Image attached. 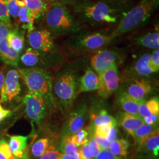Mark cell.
Here are the masks:
<instances>
[{
    "label": "cell",
    "mask_w": 159,
    "mask_h": 159,
    "mask_svg": "<svg viewBox=\"0 0 159 159\" xmlns=\"http://www.w3.org/2000/svg\"><path fill=\"white\" fill-rule=\"evenodd\" d=\"M159 0H142L135 7L121 18L109 35L111 41L116 37L138 28L152 16L158 7Z\"/></svg>",
    "instance_id": "1"
},
{
    "label": "cell",
    "mask_w": 159,
    "mask_h": 159,
    "mask_svg": "<svg viewBox=\"0 0 159 159\" xmlns=\"http://www.w3.org/2000/svg\"><path fill=\"white\" fill-rule=\"evenodd\" d=\"M20 77L24 81L29 93H38L49 102H53L52 94V78L46 70L39 68H19Z\"/></svg>",
    "instance_id": "2"
},
{
    "label": "cell",
    "mask_w": 159,
    "mask_h": 159,
    "mask_svg": "<svg viewBox=\"0 0 159 159\" xmlns=\"http://www.w3.org/2000/svg\"><path fill=\"white\" fill-rule=\"evenodd\" d=\"M48 27L56 34H67L78 30V27L67 8L60 3L49 6L46 13Z\"/></svg>",
    "instance_id": "3"
},
{
    "label": "cell",
    "mask_w": 159,
    "mask_h": 159,
    "mask_svg": "<svg viewBox=\"0 0 159 159\" xmlns=\"http://www.w3.org/2000/svg\"><path fill=\"white\" fill-rule=\"evenodd\" d=\"M77 81L75 76L66 71L59 75L52 81V91L64 108L70 107L77 96Z\"/></svg>",
    "instance_id": "4"
},
{
    "label": "cell",
    "mask_w": 159,
    "mask_h": 159,
    "mask_svg": "<svg viewBox=\"0 0 159 159\" xmlns=\"http://www.w3.org/2000/svg\"><path fill=\"white\" fill-rule=\"evenodd\" d=\"M25 113L29 119L39 123L46 118L48 102L43 96L38 93H28L23 98Z\"/></svg>",
    "instance_id": "5"
},
{
    "label": "cell",
    "mask_w": 159,
    "mask_h": 159,
    "mask_svg": "<svg viewBox=\"0 0 159 159\" xmlns=\"http://www.w3.org/2000/svg\"><path fill=\"white\" fill-rule=\"evenodd\" d=\"M100 80L98 95L107 98L117 90L119 86V74L116 63L98 75Z\"/></svg>",
    "instance_id": "6"
},
{
    "label": "cell",
    "mask_w": 159,
    "mask_h": 159,
    "mask_svg": "<svg viewBox=\"0 0 159 159\" xmlns=\"http://www.w3.org/2000/svg\"><path fill=\"white\" fill-rule=\"evenodd\" d=\"M87 114V107L80 104L69 114L61 133L64 136H70L83 129L85 125Z\"/></svg>",
    "instance_id": "7"
},
{
    "label": "cell",
    "mask_w": 159,
    "mask_h": 159,
    "mask_svg": "<svg viewBox=\"0 0 159 159\" xmlns=\"http://www.w3.org/2000/svg\"><path fill=\"white\" fill-rule=\"evenodd\" d=\"M18 71L12 69L8 71L0 91V102H10L21 91Z\"/></svg>",
    "instance_id": "8"
},
{
    "label": "cell",
    "mask_w": 159,
    "mask_h": 159,
    "mask_svg": "<svg viewBox=\"0 0 159 159\" xmlns=\"http://www.w3.org/2000/svg\"><path fill=\"white\" fill-rule=\"evenodd\" d=\"M83 11L85 17L96 22L113 23L117 21L113 10L103 2H97L87 6Z\"/></svg>",
    "instance_id": "9"
},
{
    "label": "cell",
    "mask_w": 159,
    "mask_h": 159,
    "mask_svg": "<svg viewBox=\"0 0 159 159\" xmlns=\"http://www.w3.org/2000/svg\"><path fill=\"white\" fill-rule=\"evenodd\" d=\"M125 93L138 101L144 100L154 90V84L148 79H130Z\"/></svg>",
    "instance_id": "10"
},
{
    "label": "cell",
    "mask_w": 159,
    "mask_h": 159,
    "mask_svg": "<svg viewBox=\"0 0 159 159\" xmlns=\"http://www.w3.org/2000/svg\"><path fill=\"white\" fill-rule=\"evenodd\" d=\"M27 39L31 48L36 51L48 52L54 46L51 33L47 30L33 31L29 33Z\"/></svg>",
    "instance_id": "11"
},
{
    "label": "cell",
    "mask_w": 159,
    "mask_h": 159,
    "mask_svg": "<svg viewBox=\"0 0 159 159\" xmlns=\"http://www.w3.org/2000/svg\"><path fill=\"white\" fill-rule=\"evenodd\" d=\"M117 60L116 53L108 50L98 51L91 58V64L97 74H100L115 64Z\"/></svg>",
    "instance_id": "12"
},
{
    "label": "cell",
    "mask_w": 159,
    "mask_h": 159,
    "mask_svg": "<svg viewBox=\"0 0 159 159\" xmlns=\"http://www.w3.org/2000/svg\"><path fill=\"white\" fill-rule=\"evenodd\" d=\"M111 40L109 35L100 33L90 34L81 39L77 42V45L86 50H96L107 45Z\"/></svg>",
    "instance_id": "13"
},
{
    "label": "cell",
    "mask_w": 159,
    "mask_h": 159,
    "mask_svg": "<svg viewBox=\"0 0 159 159\" xmlns=\"http://www.w3.org/2000/svg\"><path fill=\"white\" fill-rule=\"evenodd\" d=\"M150 54L148 53L143 54L141 57L131 66L129 71L130 79H146L153 73L148 67V63L150 60Z\"/></svg>",
    "instance_id": "14"
},
{
    "label": "cell",
    "mask_w": 159,
    "mask_h": 159,
    "mask_svg": "<svg viewBox=\"0 0 159 159\" xmlns=\"http://www.w3.org/2000/svg\"><path fill=\"white\" fill-rule=\"evenodd\" d=\"M79 85V93L98 90L100 88L98 75L93 70L89 68L80 80Z\"/></svg>",
    "instance_id": "15"
},
{
    "label": "cell",
    "mask_w": 159,
    "mask_h": 159,
    "mask_svg": "<svg viewBox=\"0 0 159 159\" xmlns=\"http://www.w3.org/2000/svg\"><path fill=\"white\" fill-rule=\"evenodd\" d=\"M117 104L123 112L139 115V101L133 98L125 91H120L117 98Z\"/></svg>",
    "instance_id": "16"
},
{
    "label": "cell",
    "mask_w": 159,
    "mask_h": 159,
    "mask_svg": "<svg viewBox=\"0 0 159 159\" xmlns=\"http://www.w3.org/2000/svg\"><path fill=\"white\" fill-rule=\"evenodd\" d=\"M119 119L120 125L131 136L136 129L144 124L142 117L139 115L121 112L120 113Z\"/></svg>",
    "instance_id": "17"
},
{
    "label": "cell",
    "mask_w": 159,
    "mask_h": 159,
    "mask_svg": "<svg viewBox=\"0 0 159 159\" xmlns=\"http://www.w3.org/2000/svg\"><path fill=\"white\" fill-rule=\"evenodd\" d=\"M19 54L8 45L6 39L0 43V60L2 63L7 65L17 67Z\"/></svg>",
    "instance_id": "18"
},
{
    "label": "cell",
    "mask_w": 159,
    "mask_h": 159,
    "mask_svg": "<svg viewBox=\"0 0 159 159\" xmlns=\"http://www.w3.org/2000/svg\"><path fill=\"white\" fill-rule=\"evenodd\" d=\"M159 114V97H155L148 100L139 101V115L142 118L152 114Z\"/></svg>",
    "instance_id": "19"
},
{
    "label": "cell",
    "mask_w": 159,
    "mask_h": 159,
    "mask_svg": "<svg viewBox=\"0 0 159 159\" xmlns=\"http://www.w3.org/2000/svg\"><path fill=\"white\" fill-rule=\"evenodd\" d=\"M25 7L34 17V19H37L46 14L49 6L42 0H22Z\"/></svg>",
    "instance_id": "20"
},
{
    "label": "cell",
    "mask_w": 159,
    "mask_h": 159,
    "mask_svg": "<svg viewBox=\"0 0 159 159\" xmlns=\"http://www.w3.org/2000/svg\"><path fill=\"white\" fill-rule=\"evenodd\" d=\"M28 137L14 135L10 136L8 143L12 153L14 157H20L24 154L27 146Z\"/></svg>",
    "instance_id": "21"
},
{
    "label": "cell",
    "mask_w": 159,
    "mask_h": 159,
    "mask_svg": "<svg viewBox=\"0 0 159 159\" xmlns=\"http://www.w3.org/2000/svg\"><path fill=\"white\" fill-rule=\"evenodd\" d=\"M144 149L148 152H153L154 155L158 156L159 151V129H156L143 141L142 144L137 148L138 150Z\"/></svg>",
    "instance_id": "22"
},
{
    "label": "cell",
    "mask_w": 159,
    "mask_h": 159,
    "mask_svg": "<svg viewBox=\"0 0 159 159\" xmlns=\"http://www.w3.org/2000/svg\"><path fill=\"white\" fill-rule=\"evenodd\" d=\"M8 45L13 50L20 52L24 46V35L17 29L10 30L6 38Z\"/></svg>",
    "instance_id": "23"
},
{
    "label": "cell",
    "mask_w": 159,
    "mask_h": 159,
    "mask_svg": "<svg viewBox=\"0 0 159 159\" xmlns=\"http://www.w3.org/2000/svg\"><path fill=\"white\" fill-rule=\"evenodd\" d=\"M17 19L19 25L24 30H27L29 33L34 31V17L25 6H21Z\"/></svg>",
    "instance_id": "24"
},
{
    "label": "cell",
    "mask_w": 159,
    "mask_h": 159,
    "mask_svg": "<svg viewBox=\"0 0 159 159\" xmlns=\"http://www.w3.org/2000/svg\"><path fill=\"white\" fill-rule=\"evenodd\" d=\"M138 45L150 49H157L159 47V33L158 31L149 33L138 37L136 40Z\"/></svg>",
    "instance_id": "25"
},
{
    "label": "cell",
    "mask_w": 159,
    "mask_h": 159,
    "mask_svg": "<svg viewBox=\"0 0 159 159\" xmlns=\"http://www.w3.org/2000/svg\"><path fill=\"white\" fill-rule=\"evenodd\" d=\"M156 129L157 125L143 124L134 131L132 136L133 137L135 144L137 146V148L141 146L143 141Z\"/></svg>",
    "instance_id": "26"
},
{
    "label": "cell",
    "mask_w": 159,
    "mask_h": 159,
    "mask_svg": "<svg viewBox=\"0 0 159 159\" xmlns=\"http://www.w3.org/2000/svg\"><path fill=\"white\" fill-rule=\"evenodd\" d=\"M129 148V143L125 139H116L110 143L108 149L116 157H125L127 154L128 148Z\"/></svg>",
    "instance_id": "27"
},
{
    "label": "cell",
    "mask_w": 159,
    "mask_h": 159,
    "mask_svg": "<svg viewBox=\"0 0 159 159\" xmlns=\"http://www.w3.org/2000/svg\"><path fill=\"white\" fill-rule=\"evenodd\" d=\"M92 121H93V125L94 128L98 125H117V120L109 115L108 113L102 110L100 111L98 113L94 114L92 116Z\"/></svg>",
    "instance_id": "28"
},
{
    "label": "cell",
    "mask_w": 159,
    "mask_h": 159,
    "mask_svg": "<svg viewBox=\"0 0 159 159\" xmlns=\"http://www.w3.org/2000/svg\"><path fill=\"white\" fill-rule=\"evenodd\" d=\"M61 153L73 156L76 159H81L79 147L75 145L71 140L70 136H64L61 144Z\"/></svg>",
    "instance_id": "29"
},
{
    "label": "cell",
    "mask_w": 159,
    "mask_h": 159,
    "mask_svg": "<svg viewBox=\"0 0 159 159\" xmlns=\"http://www.w3.org/2000/svg\"><path fill=\"white\" fill-rule=\"evenodd\" d=\"M40 60V53L32 48H28L21 57V62L26 66L32 67L36 66Z\"/></svg>",
    "instance_id": "30"
},
{
    "label": "cell",
    "mask_w": 159,
    "mask_h": 159,
    "mask_svg": "<svg viewBox=\"0 0 159 159\" xmlns=\"http://www.w3.org/2000/svg\"><path fill=\"white\" fill-rule=\"evenodd\" d=\"M50 146L48 138H43L34 143L31 147V153L35 157H40Z\"/></svg>",
    "instance_id": "31"
},
{
    "label": "cell",
    "mask_w": 159,
    "mask_h": 159,
    "mask_svg": "<svg viewBox=\"0 0 159 159\" xmlns=\"http://www.w3.org/2000/svg\"><path fill=\"white\" fill-rule=\"evenodd\" d=\"M10 17L17 19L21 6L24 4L22 0H4Z\"/></svg>",
    "instance_id": "32"
},
{
    "label": "cell",
    "mask_w": 159,
    "mask_h": 159,
    "mask_svg": "<svg viewBox=\"0 0 159 159\" xmlns=\"http://www.w3.org/2000/svg\"><path fill=\"white\" fill-rule=\"evenodd\" d=\"M71 140L77 146L80 147L88 142V133L87 131L81 129L71 136Z\"/></svg>",
    "instance_id": "33"
},
{
    "label": "cell",
    "mask_w": 159,
    "mask_h": 159,
    "mask_svg": "<svg viewBox=\"0 0 159 159\" xmlns=\"http://www.w3.org/2000/svg\"><path fill=\"white\" fill-rule=\"evenodd\" d=\"M0 21L5 24L9 29H11V18L4 0H0Z\"/></svg>",
    "instance_id": "34"
},
{
    "label": "cell",
    "mask_w": 159,
    "mask_h": 159,
    "mask_svg": "<svg viewBox=\"0 0 159 159\" xmlns=\"http://www.w3.org/2000/svg\"><path fill=\"white\" fill-rule=\"evenodd\" d=\"M13 157L8 143L5 139L0 140V159H11Z\"/></svg>",
    "instance_id": "35"
},
{
    "label": "cell",
    "mask_w": 159,
    "mask_h": 159,
    "mask_svg": "<svg viewBox=\"0 0 159 159\" xmlns=\"http://www.w3.org/2000/svg\"><path fill=\"white\" fill-rule=\"evenodd\" d=\"M148 67L154 73L158 72L159 70V50L156 49L153 52L150 54V60L148 63Z\"/></svg>",
    "instance_id": "36"
},
{
    "label": "cell",
    "mask_w": 159,
    "mask_h": 159,
    "mask_svg": "<svg viewBox=\"0 0 159 159\" xmlns=\"http://www.w3.org/2000/svg\"><path fill=\"white\" fill-rule=\"evenodd\" d=\"M62 154L53 146H49L46 152L40 157V159H60Z\"/></svg>",
    "instance_id": "37"
},
{
    "label": "cell",
    "mask_w": 159,
    "mask_h": 159,
    "mask_svg": "<svg viewBox=\"0 0 159 159\" xmlns=\"http://www.w3.org/2000/svg\"><path fill=\"white\" fill-rule=\"evenodd\" d=\"M116 125H98L94 128V136L98 137L100 138L106 139L108 135V132L111 126Z\"/></svg>",
    "instance_id": "38"
},
{
    "label": "cell",
    "mask_w": 159,
    "mask_h": 159,
    "mask_svg": "<svg viewBox=\"0 0 159 159\" xmlns=\"http://www.w3.org/2000/svg\"><path fill=\"white\" fill-rule=\"evenodd\" d=\"M87 146L89 151L93 158H95L102 151L98 144L95 142V140L93 138L88 141Z\"/></svg>",
    "instance_id": "39"
},
{
    "label": "cell",
    "mask_w": 159,
    "mask_h": 159,
    "mask_svg": "<svg viewBox=\"0 0 159 159\" xmlns=\"http://www.w3.org/2000/svg\"><path fill=\"white\" fill-rule=\"evenodd\" d=\"M159 114H152L143 118L144 124L148 125H157L159 122Z\"/></svg>",
    "instance_id": "40"
},
{
    "label": "cell",
    "mask_w": 159,
    "mask_h": 159,
    "mask_svg": "<svg viewBox=\"0 0 159 159\" xmlns=\"http://www.w3.org/2000/svg\"><path fill=\"white\" fill-rule=\"evenodd\" d=\"M117 157L114 156L109 149L102 150L94 159H119Z\"/></svg>",
    "instance_id": "41"
},
{
    "label": "cell",
    "mask_w": 159,
    "mask_h": 159,
    "mask_svg": "<svg viewBox=\"0 0 159 159\" xmlns=\"http://www.w3.org/2000/svg\"><path fill=\"white\" fill-rule=\"evenodd\" d=\"M80 153L81 156V159H93L94 158L92 157L91 154L89 151L87 143H85V144L82 145L79 148Z\"/></svg>",
    "instance_id": "42"
},
{
    "label": "cell",
    "mask_w": 159,
    "mask_h": 159,
    "mask_svg": "<svg viewBox=\"0 0 159 159\" xmlns=\"http://www.w3.org/2000/svg\"><path fill=\"white\" fill-rule=\"evenodd\" d=\"M93 139L98 144V146H100L102 150H105V149H108L110 143L106 139L100 138V137L94 136H93Z\"/></svg>",
    "instance_id": "43"
},
{
    "label": "cell",
    "mask_w": 159,
    "mask_h": 159,
    "mask_svg": "<svg viewBox=\"0 0 159 159\" xmlns=\"http://www.w3.org/2000/svg\"><path fill=\"white\" fill-rule=\"evenodd\" d=\"M117 133H118V130L117 128V125L111 126L108 132V135L106 137V139L109 142H111L112 141L117 139Z\"/></svg>",
    "instance_id": "44"
},
{
    "label": "cell",
    "mask_w": 159,
    "mask_h": 159,
    "mask_svg": "<svg viewBox=\"0 0 159 159\" xmlns=\"http://www.w3.org/2000/svg\"><path fill=\"white\" fill-rule=\"evenodd\" d=\"M9 31L10 29L5 24L0 21V43L6 39Z\"/></svg>",
    "instance_id": "45"
},
{
    "label": "cell",
    "mask_w": 159,
    "mask_h": 159,
    "mask_svg": "<svg viewBox=\"0 0 159 159\" xmlns=\"http://www.w3.org/2000/svg\"><path fill=\"white\" fill-rule=\"evenodd\" d=\"M11 113V111L10 110L4 108L0 102V122L8 117Z\"/></svg>",
    "instance_id": "46"
},
{
    "label": "cell",
    "mask_w": 159,
    "mask_h": 159,
    "mask_svg": "<svg viewBox=\"0 0 159 159\" xmlns=\"http://www.w3.org/2000/svg\"><path fill=\"white\" fill-rule=\"evenodd\" d=\"M4 81V75L2 73V72L0 70V91H1L2 84H3Z\"/></svg>",
    "instance_id": "47"
},
{
    "label": "cell",
    "mask_w": 159,
    "mask_h": 159,
    "mask_svg": "<svg viewBox=\"0 0 159 159\" xmlns=\"http://www.w3.org/2000/svg\"><path fill=\"white\" fill-rule=\"evenodd\" d=\"M60 159H76L73 156L70 155V154H63L61 157Z\"/></svg>",
    "instance_id": "48"
},
{
    "label": "cell",
    "mask_w": 159,
    "mask_h": 159,
    "mask_svg": "<svg viewBox=\"0 0 159 159\" xmlns=\"http://www.w3.org/2000/svg\"><path fill=\"white\" fill-rule=\"evenodd\" d=\"M11 159H29V156H27V154L26 153H25L23 154V156H21V157H14H14Z\"/></svg>",
    "instance_id": "49"
},
{
    "label": "cell",
    "mask_w": 159,
    "mask_h": 159,
    "mask_svg": "<svg viewBox=\"0 0 159 159\" xmlns=\"http://www.w3.org/2000/svg\"></svg>",
    "instance_id": "50"
}]
</instances>
